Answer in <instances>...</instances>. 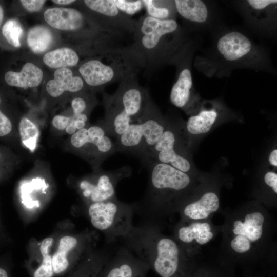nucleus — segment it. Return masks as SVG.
I'll list each match as a JSON object with an SVG mask.
<instances>
[{"mask_svg":"<svg viewBox=\"0 0 277 277\" xmlns=\"http://www.w3.org/2000/svg\"><path fill=\"white\" fill-rule=\"evenodd\" d=\"M43 77L42 70L32 63H27L19 72L8 71L5 75L6 83L25 89L37 86Z\"/></svg>","mask_w":277,"mask_h":277,"instance_id":"16","label":"nucleus"},{"mask_svg":"<svg viewBox=\"0 0 277 277\" xmlns=\"http://www.w3.org/2000/svg\"><path fill=\"white\" fill-rule=\"evenodd\" d=\"M53 242L52 238H47L41 243L40 251L43 256L42 262L33 273V277H52L53 271L51 258L49 254V247Z\"/></svg>","mask_w":277,"mask_h":277,"instance_id":"26","label":"nucleus"},{"mask_svg":"<svg viewBox=\"0 0 277 277\" xmlns=\"http://www.w3.org/2000/svg\"><path fill=\"white\" fill-rule=\"evenodd\" d=\"M19 132L23 145L33 151L36 148L39 135L37 126L29 119L23 117L19 123Z\"/></svg>","mask_w":277,"mask_h":277,"instance_id":"25","label":"nucleus"},{"mask_svg":"<svg viewBox=\"0 0 277 277\" xmlns=\"http://www.w3.org/2000/svg\"><path fill=\"white\" fill-rule=\"evenodd\" d=\"M0 277H10L8 270L2 266H0Z\"/></svg>","mask_w":277,"mask_h":277,"instance_id":"41","label":"nucleus"},{"mask_svg":"<svg viewBox=\"0 0 277 277\" xmlns=\"http://www.w3.org/2000/svg\"><path fill=\"white\" fill-rule=\"evenodd\" d=\"M53 2L59 5H68L75 2V1L72 0H53Z\"/></svg>","mask_w":277,"mask_h":277,"instance_id":"40","label":"nucleus"},{"mask_svg":"<svg viewBox=\"0 0 277 277\" xmlns=\"http://www.w3.org/2000/svg\"><path fill=\"white\" fill-rule=\"evenodd\" d=\"M219 205L217 195L209 192L205 193L198 201L187 205L184 209V213L193 220L204 219L217 211Z\"/></svg>","mask_w":277,"mask_h":277,"instance_id":"17","label":"nucleus"},{"mask_svg":"<svg viewBox=\"0 0 277 277\" xmlns=\"http://www.w3.org/2000/svg\"><path fill=\"white\" fill-rule=\"evenodd\" d=\"M177 22L173 19L160 20L146 14L136 21L133 34V44L144 61V74L150 78L164 61L168 51V36L176 31Z\"/></svg>","mask_w":277,"mask_h":277,"instance_id":"3","label":"nucleus"},{"mask_svg":"<svg viewBox=\"0 0 277 277\" xmlns=\"http://www.w3.org/2000/svg\"><path fill=\"white\" fill-rule=\"evenodd\" d=\"M11 129L12 124L10 120L0 111V136L8 134Z\"/></svg>","mask_w":277,"mask_h":277,"instance_id":"34","label":"nucleus"},{"mask_svg":"<svg viewBox=\"0 0 277 277\" xmlns=\"http://www.w3.org/2000/svg\"><path fill=\"white\" fill-rule=\"evenodd\" d=\"M84 82L79 76H74L68 68L57 69L54 73V78L46 84V90L52 97H56L64 92H78L84 88Z\"/></svg>","mask_w":277,"mask_h":277,"instance_id":"14","label":"nucleus"},{"mask_svg":"<svg viewBox=\"0 0 277 277\" xmlns=\"http://www.w3.org/2000/svg\"><path fill=\"white\" fill-rule=\"evenodd\" d=\"M219 52L228 61H235L247 54L251 50V44L244 34L232 31L223 36L217 44Z\"/></svg>","mask_w":277,"mask_h":277,"instance_id":"15","label":"nucleus"},{"mask_svg":"<svg viewBox=\"0 0 277 277\" xmlns=\"http://www.w3.org/2000/svg\"><path fill=\"white\" fill-rule=\"evenodd\" d=\"M71 116L56 115L52 120L53 126L58 130H65L71 121Z\"/></svg>","mask_w":277,"mask_h":277,"instance_id":"35","label":"nucleus"},{"mask_svg":"<svg viewBox=\"0 0 277 277\" xmlns=\"http://www.w3.org/2000/svg\"><path fill=\"white\" fill-rule=\"evenodd\" d=\"M103 97L105 116L101 126L116 139L130 124L142 119L151 98L148 89L138 83L137 76L120 82L114 93H104Z\"/></svg>","mask_w":277,"mask_h":277,"instance_id":"1","label":"nucleus"},{"mask_svg":"<svg viewBox=\"0 0 277 277\" xmlns=\"http://www.w3.org/2000/svg\"><path fill=\"white\" fill-rule=\"evenodd\" d=\"M3 15H4L3 10L2 7L0 5V26L3 22Z\"/></svg>","mask_w":277,"mask_h":277,"instance_id":"42","label":"nucleus"},{"mask_svg":"<svg viewBox=\"0 0 277 277\" xmlns=\"http://www.w3.org/2000/svg\"><path fill=\"white\" fill-rule=\"evenodd\" d=\"M131 168L125 166L114 170L101 171L96 174L95 181L85 179L80 183V188L85 198L93 203L108 201L115 198V187L118 182L131 175Z\"/></svg>","mask_w":277,"mask_h":277,"instance_id":"8","label":"nucleus"},{"mask_svg":"<svg viewBox=\"0 0 277 277\" xmlns=\"http://www.w3.org/2000/svg\"><path fill=\"white\" fill-rule=\"evenodd\" d=\"M102 265L97 266L94 268L88 269L87 271L83 272L80 275L75 277H96L101 270Z\"/></svg>","mask_w":277,"mask_h":277,"instance_id":"38","label":"nucleus"},{"mask_svg":"<svg viewBox=\"0 0 277 277\" xmlns=\"http://www.w3.org/2000/svg\"><path fill=\"white\" fill-rule=\"evenodd\" d=\"M110 136L101 125H93L76 131L70 143L77 149L89 148L90 155L101 163L117 152L115 143Z\"/></svg>","mask_w":277,"mask_h":277,"instance_id":"7","label":"nucleus"},{"mask_svg":"<svg viewBox=\"0 0 277 277\" xmlns=\"http://www.w3.org/2000/svg\"><path fill=\"white\" fill-rule=\"evenodd\" d=\"M162 1L143 0L142 3L149 16L160 20L169 19L170 11L167 7L161 5Z\"/></svg>","mask_w":277,"mask_h":277,"instance_id":"29","label":"nucleus"},{"mask_svg":"<svg viewBox=\"0 0 277 277\" xmlns=\"http://www.w3.org/2000/svg\"><path fill=\"white\" fill-rule=\"evenodd\" d=\"M138 269L130 262H121L109 267L104 277H140Z\"/></svg>","mask_w":277,"mask_h":277,"instance_id":"28","label":"nucleus"},{"mask_svg":"<svg viewBox=\"0 0 277 277\" xmlns=\"http://www.w3.org/2000/svg\"><path fill=\"white\" fill-rule=\"evenodd\" d=\"M217 117L213 110H204L198 115L189 118L186 125L187 131L192 134H199L208 132Z\"/></svg>","mask_w":277,"mask_h":277,"instance_id":"24","label":"nucleus"},{"mask_svg":"<svg viewBox=\"0 0 277 277\" xmlns=\"http://www.w3.org/2000/svg\"><path fill=\"white\" fill-rule=\"evenodd\" d=\"M23 7L29 12H33L39 11L46 1L43 0H22L20 1Z\"/></svg>","mask_w":277,"mask_h":277,"instance_id":"33","label":"nucleus"},{"mask_svg":"<svg viewBox=\"0 0 277 277\" xmlns=\"http://www.w3.org/2000/svg\"><path fill=\"white\" fill-rule=\"evenodd\" d=\"M124 205L115 198L106 201L93 203L88 208V213L92 225L97 229H110L115 223L120 212Z\"/></svg>","mask_w":277,"mask_h":277,"instance_id":"13","label":"nucleus"},{"mask_svg":"<svg viewBox=\"0 0 277 277\" xmlns=\"http://www.w3.org/2000/svg\"><path fill=\"white\" fill-rule=\"evenodd\" d=\"M247 2L252 8L256 10L263 9L269 5L277 3L276 0H249Z\"/></svg>","mask_w":277,"mask_h":277,"instance_id":"37","label":"nucleus"},{"mask_svg":"<svg viewBox=\"0 0 277 277\" xmlns=\"http://www.w3.org/2000/svg\"><path fill=\"white\" fill-rule=\"evenodd\" d=\"M264 222V217L259 212L247 214L243 222L240 220L235 221L233 232L236 236L230 243L232 249L239 253L249 251L251 243L258 241L261 238Z\"/></svg>","mask_w":277,"mask_h":277,"instance_id":"9","label":"nucleus"},{"mask_svg":"<svg viewBox=\"0 0 277 277\" xmlns=\"http://www.w3.org/2000/svg\"><path fill=\"white\" fill-rule=\"evenodd\" d=\"M165 129L164 122L151 98L142 119L130 124L116 138L115 143L117 152L136 154L144 161Z\"/></svg>","mask_w":277,"mask_h":277,"instance_id":"4","label":"nucleus"},{"mask_svg":"<svg viewBox=\"0 0 277 277\" xmlns=\"http://www.w3.org/2000/svg\"><path fill=\"white\" fill-rule=\"evenodd\" d=\"M149 173L148 196L151 201L158 199L168 191H179L185 189L190 179L186 173L175 168L154 161L145 162Z\"/></svg>","mask_w":277,"mask_h":277,"instance_id":"6","label":"nucleus"},{"mask_svg":"<svg viewBox=\"0 0 277 277\" xmlns=\"http://www.w3.org/2000/svg\"><path fill=\"white\" fill-rule=\"evenodd\" d=\"M77 244V240L73 236H65L61 239L58 249L51 258L54 273L60 274L67 269L69 265L68 253Z\"/></svg>","mask_w":277,"mask_h":277,"instance_id":"22","label":"nucleus"},{"mask_svg":"<svg viewBox=\"0 0 277 277\" xmlns=\"http://www.w3.org/2000/svg\"><path fill=\"white\" fill-rule=\"evenodd\" d=\"M266 184L271 187L273 191L277 193V174L274 172H268L264 176Z\"/></svg>","mask_w":277,"mask_h":277,"instance_id":"36","label":"nucleus"},{"mask_svg":"<svg viewBox=\"0 0 277 277\" xmlns=\"http://www.w3.org/2000/svg\"><path fill=\"white\" fill-rule=\"evenodd\" d=\"M45 21L54 28L76 32L84 27L85 17L78 10L69 8L54 7L44 13Z\"/></svg>","mask_w":277,"mask_h":277,"instance_id":"12","label":"nucleus"},{"mask_svg":"<svg viewBox=\"0 0 277 277\" xmlns=\"http://www.w3.org/2000/svg\"><path fill=\"white\" fill-rule=\"evenodd\" d=\"M174 4L179 14L187 20L203 23L207 18V9L202 1L176 0Z\"/></svg>","mask_w":277,"mask_h":277,"instance_id":"20","label":"nucleus"},{"mask_svg":"<svg viewBox=\"0 0 277 277\" xmlns=\"http://www.w3.org/2000/svg\"><path fill=\"white\" fill-rule=\"evenodd\" d=\"M178 236L184 243H190L195 240L198 244L204 245L212 239L213 234L208 223L195 222L181 227L178 231Z\"/></svg>","mask_w":277,"mask_h":277,"instance_id":"19","label":"nucleus"},{"mask_svg":"<svg viewBox=\"0 0 277 277\" xmlns=\"http://www.w3.org/2000/svg\"><path fill=\"white\" fill-rule=\"evenodd\" d=\"M176 136V134L173 130L165 128L161 137L144 162L154 161L169 165L185 173L188 172L191 168L189 161L176 154L172 148Z\"/></svg>","mask_w":277,"mask_h":277,"instance_id":"10","label":"nucleus"},{"mask_svg":"<svg viewBox=\"0 0 277 277\" xmlns=\"http://www.w3.org/2000/svg\"><path fill=\"white\" fill-rule=\"evenodd\" d=\"M100 58L89 60L82 64L78 72L85 83L102 89L113 83H120L133 76L144 69L143 58L132 44L102 52Z\"/></svg>","mask_w":277,"mask_h":277,"instance_id":"2","label":"nucleus"},{"mask_svg":"<svg viewBox=\"0 0 277 277\" xmlns=\"http://www.w3.org/2000/svg\"><path fill=\"white\" fill-rule=\"evenodd\" d=\"M86 100L82 97L78 96L73 98L71 101V107L73 110V115L77 116L81 114L85 113L87 109Z\"/></svg>","mask_w":277,"mask_h":277,"instance_id":"32","label":"nucleus"},{"mask_svg":"<svg viewBox=\"0 0 277 277\" xmlns=\"http://www.w3.org/2000/svg\"><path fill=\"white\" fill-rule=\"evenodd\" d=\"M53 42V36L50 30L45 26L32 27L28 32L27 43L35 53H42L47 50Z\"/></svg>","mask_w":277,"mask_h":277,"instance_id":"23","label":"nucleus"},{"mask_svg":"<svg viewBox=\"0 0 277 277\" xmlns=\"http://www.w3.org/2000/svg\"><path fill=\"white\" fill-rule=\"evenodd\" d=\"M180 264L179 249L171 239H160L155 245V255L152 266L161 277H173L177 273Z\"/></svg>","mask_w":277,"mask_h":277,"instance_id":"11","label":"nucleus"},{"mask_svg":"<svg viewBox=\"0 0 277 277\" xmlns=\"http://www.w3.org/2000/svg\"><path fill=\"white\" fill-rule=\"evenodd\" d=\"M85 6L98 15L100 28L120 39L134 33L136 21L123 13L113 0H85Z\"/></svg>","mask_w":277,"mask_h":277,"instance_id":"5","label":"nucleus"},{"mask_svg":"<svg viewBox=\"0 0 277 277\" xmlns=\"http://www.w3.org/2000/svg\"><path fill=\"white\" fill-rule=\"evenodd\" d=\"M269 162L270 164L274 166H277V150H273L269 156Z\"/></svg>","mask_w":277,"mask_h":277,"instance_id":"39","label":"nucleus"},{"mask_svg":"<svg viewBox=\"0 0 277 277\" xmlns=\"http://www.w3.org/2000/svg\"><path fill=\"white\" fill-rule=\"evenodd\" d=\"M113 2L121 11L129 16L140 11L143 7L142 1L113 0Z\"/></svg>","mask_w":277,"mask_h":277,"instance_id":"31","label":"nucleus"},{"mask_svg":"<svg viewBox=\"0 0 277 277\" xmlns=\"http://www.w3.org/2000/svg\"><path fill=\"white\" fill-rule=\"evenodd\" d=\"M2 33L8 42L15 47H19V39L23 33V29L19 23L14 19L7 21L3 26Z\"/></svg>","mask_w":277,"mask_h":277,"instance_id":"27","label":"nucleus"},{"mask_svg":"<svg viewBox=\"0 0 277 277\" xmlns=\"http://www.w3.org/2000/svg\"><path fill=\"white\" fill-rule=\"evenodd\" d=\"M192 85L191 72L188 68H184L180 71L176 82L172 87L170 95L171 103L177 107H184L189 99Z\"/></svg>","mask_w":277,"mask_h":277,"instance_id":"18","label":"nucleus"},{"mask_svg":"<svg viewBox=\"0 0 277 277\" xmlns=\"http://www.w3.org/2000/svg\"><path fill=\"white\" fill-rule=\"evenodd\" d=\"M43 61L50 68L59 69L76 65L79 61V56L72 49L63 47L46 53L43 57Z\"/></svg>","mask_w":277,"mask_h":277,"instance_id":"21","label":"nucleus"},{"mask_svg":"<svg viewBox=\"0 0 277 277\" xmlns=\"http://www.w3.org/2000/svg\"><path fill=\"white\" fill-rule=\"evenodd\" d=\"M47 187L44 180L40 178L34 179L31 182L22 184L21 186V197L22 203L28 208H31L30 200V194L34 190L42 189L43 191Z\"/></svg>","mask_w":277,"mask_h":277,"instance_id":"30","label":"nucleus"}]
</instances>
